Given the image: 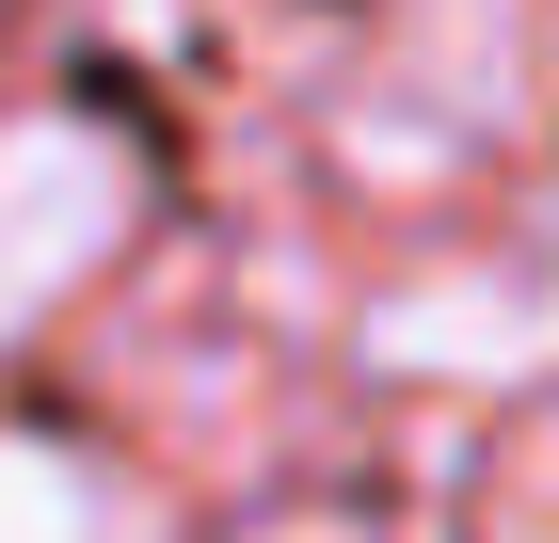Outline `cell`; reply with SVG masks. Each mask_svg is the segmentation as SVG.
Listing matches in <instances>:
<instances>
[{
  "label": "cell",
  "instance_id": "6da1fadb",
  "mask_svg": "<svg viewBox=\"0 0 559 543\" xmlns=\"http://www.w3.org/2000/svg\"><path fill=\"white\" fill-rule=\"evenodd\" d=\"M144 240V144L112 113H0V352Z\"/></svg>",
  "mask_w": 559,
  "mask_h": 543
},
{
  "label": "cell",
  "instance_id": "7a4b0ae2",
  "mask_svg": "<svg viewBox=\"0 0 559 543\" xmlns=\"http://www.w3.org/2000/svg\"><path fill=\"white\" fill-rule=\"evenodd\" d=\"M384 64H416V96H352V144L384 176H448V161H479L496 128H512V0H416L384 33Z\"/></svg>",
  "mask_w": 559,
  "mask_h": 543
},
{
  "label": "cell",
  "instance_id": "3957f363",
  "mask_svg": "<svg viewBox=\"0 0 559 543\" xmlns=\"http://www.w3.org/2000/svg\"><path fill=\"white\" fill-rule=\"evenodd\" d=\"M384 352L431 383H527L559 368V224L512 256H464V272H431V288L384 304Z\"/></svg>",
  "mask_w": 559,
  "mask_h": 543
},
{
  "label": "cell",
  "instance_id": "277c9868",
  "mask_svg": "<svg viewBox=\"0 0 559 543\" xmlns=\"http://www.w3.org/2000/svg\"><path fill=\"white\" fill-rule=\"evenodd\" d=\"M0 543H160V496L64 432H0Z\"/></svg>",
  "mask_w": 559,
  "mask_h": 543
},
{
  "label": "cell",
  "instance_id": "5b68a950",
  "mask_svg": "<svg viewBox=\"0 0 559 543\" xmlns=\"http://www.w3.org/2000/svg\"><path fill=\"white\" fill-rule=\"evenodd\" d=\"M479 543H559V416H527L479 480Z\"/></svg>",
  "mask_w": 559,
  "mask_h": 543
},
{
  "label": "cell",
  "instance_id": "8992f818",
  "mask_svg": "<svg viewBox=\"0 0 559 543\" xmlns=\"http://www.w3.org/2000/svg\"><path fill=\"white\" fill-rule=\"evenodd\" d=\"M257 543H368V528H336V511H288V528H257Z\"/></svg>",
  "mask_w": 559,
  "mask_h": 543
}]
</instances>
